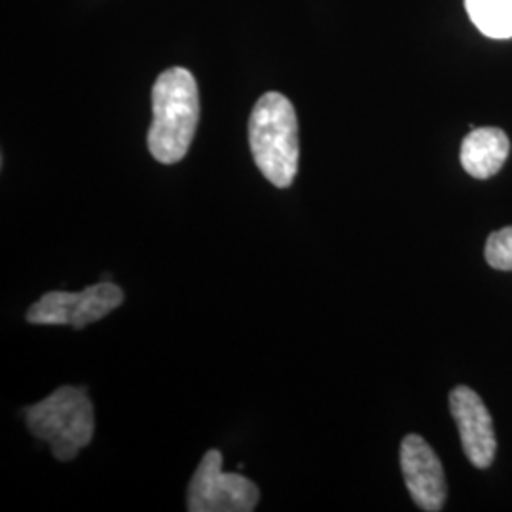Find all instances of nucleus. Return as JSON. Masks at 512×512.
Wrapping results in <instances>:
<instances>
[{
  "label": "nucleus",
  "mask_w": 512,
  "mask_h": 512,
  "mask_svg": "<svg viewBox=\"0 0 512 512\" xmlns=\"http://www.w3.org/2000/svg\"><path fill=\"white\" fill-rule=\"evenodd\" d=\"M152 126L148 129V150L156 162H181L200 120V93L194 74L173 67L158 76L152 88Z\"/></svg>",
  "instance_id": "nucleus-1"
},
{
  "label": "nucleus",
  "mask_w": 512,
  "mask_h": 512,
  "mask_svg": "<svg viewBox=\"0 0 512 512\" xmlns=\"http://www.w3.org/2000/svg\"><path fill=\"white\" fill-rule=\"evenodd\" d=\"M249 147L260 173L289 188L298 173V120L293 103L277 92L264 93L249 118Z\"/></svg>",
  "instance_id": "nucleus-2"
},
{
  "label": "nucleus",
  "mask_w": 512,
  "mask_h": 512,
  "mask_svg": "<svg viewBox=\"0 0 512 512\" xmlns=\"http://www.w3.org/2000/svg\"><path fill=\"white\" fill-rule=\"evenodd\" d=\"M25 421L31 435L48 442L59 461H73L92 442L95 431V412L88 391L74 385H63L29 406Z\"/></svg>",
  "instance_id": "nucleus-3"
},
{
  "label": "nucleus",
  "mask_w": 512,
  "mask_h": 512,
  "mask_svg": "<svg viewBox=\"0 0 512 512\" xmlns=\"http://www.w3.org/2000/svg\"><path fill=\"white\" fill-rule=\"evenodd\" d=\"M122 302L124 291L110 281L97 283L80 293L52 291L29 308L27 323L84 329L120 308Z\"/></svg>",
  "instance_id": "nucleus-4"
},
{
  "label": "nucleus",
  "mask_w": 512,
  "mask_h": 512,
  "mask_svg": "<svg viewBox=\"0 0 512 512\" xmlns=\"http://www.w3.org/2000/svg\"><path fill=\"white\" fill-rule=\"evenodd\" d=\"M260 490L253 480L222 471V454L209 450L188 486L190 512L255 511Z\"/></svg>",
  "instance_id": "nucleus-5"
},
{
  "label": "nucleus",
  "mask_w": 512,
  "mask_h": 512,
  "mask_svg": "<svg viewBox=\"0 0 512 512\" xmlns=\"http://www.w3.org/2000/svg\"><path fill=\"white\" fill-rule=\"evenodd\" d=\"M450 410L458 423L465 456L478 469L490 467L497 452V440L494 421L484 401L471 387L458 385L450 393Z\"/></svg>",
  "instance_id": "nucleus-6"
},
{
  "label": "nucleus",
  "mask_w": 512,
  "mask_h": 512,
  "mask_svg": "<svg viewBox=\"0 0 512 512\" xmlns=\"http://www.w3.org/2000/svg\"><path fill=\"white\" fill-rule=\"evenodd\" d=\"M401 469L408 492L421 511L437 512L446 501V478L439 456L420 435H408L401 444Z\"/></svg>",
  "instance_id": "nucleus-7"
},
{
  "label": "nucleus",
  "mask_w": 512,
  "mask_h": 512,
  "mask_svg": "<svg viewBox=\"0 0 512 512\" xmlns=\"http://www.w3.org/2000/svg\"><path fill=\"white\" fill-rule=\"evenodd\" d=\"M511 154V141L499 128L473 129L461 143V165L475 179H490Z\"/></svg>",
  "instance_id": "nucleus-8"
},
{
  "label": "nucleus",
  "mask_w": 512,
  "mask_h": 512,
  "mask_svg": "<svg viewBox=\"0 0 512 512\" xmlns=\"http://www.w3.org/2000/svg\"><path fill=\"white\" fill-rule=\"evenodd\" d=\"M476 29L488 38H512V0H465Z\"/></svg>",
  "instance_id": "nucleus-9"
},
{
  "label": "nucleus",
  "mask_w": 512,
  "mask_h": 512,
  "mask_svg": "<svg viewBox=\"0 0 512 512\" xmlns=\"http://www.w3.org/2000/svg\"><path fill=\"white\" fill-rule=\"evenodd\" d=\"M484 255L495 270L512 272V226L501 228L488 238Z\"/></svg>",
  "instance_id": "nucleus-10"
}]
</instances>
